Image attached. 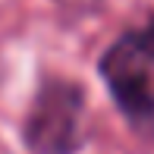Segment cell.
I'll use <instances>...</instances> for the list:
<instances>
[{"instance_id": "7a4b0ae2", "label": "cell", "mask_w": 154, "mask_h": 154, "mask_svg": "<svg viewBox=\"0 0 154 154\" xmlns=\"http://www.w3.org/2000/svg\"><path fill=\"white\" fill-rule=\"evenodd\" d=\"M85 138V94L72 82H47L38 91L29 120L25 145L35 154H72Z\"/></svg>"}, {"instance_id": "6da1fadb", "label": "cell", "mask_w": 154, "mask_h": 154, "mask_svg": "<svg viewBox=\"0 0 154 154\" xmlns=\"http://www.w3.org/2000/svg\"><path fill=\"white\" fill-rule=\"evenodd\" d=\"M101 75L132 129L154 135V19L107 47Z\"/></svg>"}]
</instances>
